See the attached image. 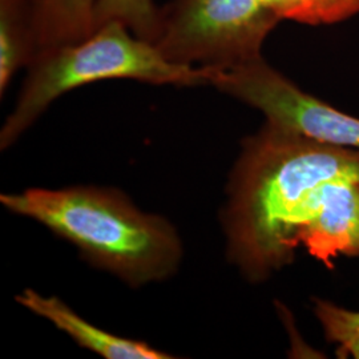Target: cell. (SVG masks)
Returning a JSON list of instances; mask_svg holds the SVG:
<instances>
[{"mask_svg":"<svg viewBox=\"0 0 359 359\" xmlns=\"http://www.w3.org/2000/svg\"><path fill=\"white\" fill-rule=\"evenodd\" d=\"M339 177L359 180V151L270 121L245 139L222 221L228 257L248 281H266L293 262L313 193Z\"/></svg>","mask_w":359,"mask_h":359,"instance_id":"obj_1","label":"cell"},{"mask_svg":"<svg viewBox=\"0 0 359 359\" xmlns=\"http://www.w3.org/2000/svg\"><path fill=\"white\" fill-rule=\"evenodd\" d=\"M0 201L10 212L38 221L75 245L95 268L133 287L167 280L179 268L182 246L173 225L142 213L116 189L31 188L1 194Z\"/></svg>","mask_w":359,"mask_h":359,"instance_id":"obj_2","label":"cell"},{"mask_svg":"<svg viewBox=\"0 0 359 359\" xmlns=\"http://www.w3.org/2000/svg\"><path fill=\"white\" fill-rule=\"evenodd\" d=\"M213 68L169 62L152 41L120 22H107L88 38L39 52L13 112L0 130L1 151L29 128L56 99L96 81L129 79L154 86H210Z\"/></svg>","mask_w":359,"mask_h":359,"instance_id":"obj_3","label":"cell"},{"mask_svg":"<svg viewBox=\"0 0 359 359\" xmlns=\"http://www.w3.org/2000/svg\"><path fill=\"white\" fill-rule=\"evenodd\" d=\"M280 20L265 0H173L154 44L172 63L228 69L261 59Z\"/></svg>","mask_w":359,"mask_h":359,"instance_id":"obj_4","label":"cell"},{"mask_svg":"<svg viewBox=\"0 0 359 359\" xmlns=\"http://www.w3.org/2000/svg\"><path fill=\"white\" fill-rule=\"evenodd\" d=\"M210 86L258 109L266 121L320 142L359 151V117L301 90L264 57L213 69Z\"/></svg>","mask_w":359,"mask_h":359,"instance_id":"obj_5","label":"cell"},{"mask_svg":"<svg viewBox=\"0 0 359 359\" xmlns=\"http://www.w3.org/2000/svg\"><path fill=\"white\" fill-rule=\"evenodd\" d=\"M297 241L327 269H333L335 257H359V180L339 177L320 185Z\"/></svg>","mask_w":359,"mask_h":359,"instance_id":"obj_6","label":"cell"},{"mask_svg":"<svg viewBox=\"0 0 359 359\" xmlns=\"http://www.w3.org/2000/svg\"><path fill=\"white\" fill-rule=\"evenodd\" d=\"M16 301L51 322L59 330L69 335L79 346L88 348L105 359H169V355L147 342L129 339L108 333L81 318L69 306L56 297H44L32 289H26Z\"/></svg>","mask_w":359,"mask_h":359,"instance_id":"obj_7","label":"cell"},{"mask_svg":"<svg viewBox=\"0 0 359 359\" xmlns=\"http://www.w3.org/2000/svg\"><path fill=\"white\" fill-rule=\"evenodd\" d=\"M99 0H34L36 55L88 38ZM35 55V56H36Z\"/></svg>","mask_w":359,"mask_h":359,"instance_id":"obj_8","label":"cell"},{"mask_svg":"<svg viewBox=\"0 0 359 359\" xmlns=\"http://www.w3.org/2000/svg\"><path fill=\"white\" fill-rule=\"evenodd\" d=\"M36 55L34 0H0V93Z\"/></svg>","mask_w":359,"mask_h":359,"instance_id":"obj_9","label":"cell"},{"mask_svg":"<svg viewBox=\"0 0 359 359\" xmlns=\"http://www.w3.org/2000/svg\"><path fill=\"white\" fill-rule=\"evenodd\" d=\"M281 20L333 25L359 13V0H265Z\"/></svg>","mask_w":359,"mask_h":359,"instance_id":"obj_10","label":"cell"},{"mask_svg":"<svg viewBox=\"0 0 359 359\" xmlns=\"http://www.w3.org/2000/svg\"><path fill=\"white\" fill-rule=\"evenodd\" d=\"M160 8L154 0H99L95 29L107 22H120L139 38L152 41L158 32Z\"/></svg>","mask_w":359,"mask_h":359,"instance_id":"obj_11","label":"cell"},{"mask_svg":"<svg viewBox=\"0 0 359 359\" xmlns=\"http://www.w3.org/2000/svg\"><path fill=\"white\" fill-rule=\"evenodd\" d=\"M313 311L321 323L325 338L338 346V354L359 359V311L316 298Z\"/></svg>","mask_w":359,"mask_h":359,"instance_id":"obj_12","label":"cell"}]
</instances>
